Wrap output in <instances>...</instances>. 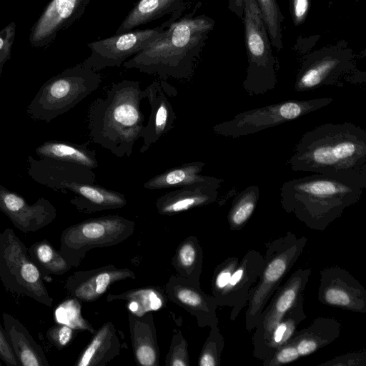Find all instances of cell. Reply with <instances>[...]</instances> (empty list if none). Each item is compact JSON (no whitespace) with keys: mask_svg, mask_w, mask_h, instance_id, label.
Wrapping results in <instances>:
<instances>
[{"mask_svg":"<svg viewBox=\"0 0 366 366\" xmlns=\"http://www.w3.org/2000/svg\"><path fill=\"white\" fill-rule=\"evenodd\" d=\"M287 164L294 171L366 181V131L351 122L326 123L306 132Z\"/></svg>","mask_w":366,"mask_h":366,"instance_id":"1","label":"cell"},{"mask_svg":"<svg viewBox=\"0 0 366 366\" xmlns=\"http://www.w3.org/2000/svg\"><path fill=\"white\" fill-rule=\"evenodd\" d=\"M365 187L366 181L354 177L315 173L285 182L280 204L308 228L324 231L361 199Z\"/></svg>","mask_w":366,"mask_h":366,"instance_id":"2","label":"cell"},{"mask_svg":"<svg viewBox=\"0 0 366 366\" xmlns=\"http://www.w3.org/2000/svg\"><path fill=\"white\" fill-rule=\"evenodd\" d=\"M195 10L176 20L161 35L138 54L123 63L161 79H187L213 29L214 21L204 15L194 16Z\"/></svg>","mask_w":366,"mask_h":366,"instance_id":"3","label":"cell"},{"mask_svg":"<svg viewBox=\"0 0 366 366\" xmlns=\"http://www.w3.org/2000/svg\"><path fill=\"white\" fill-rule=\"evenodd\" d=\"M145 98V91L137 81L124 79L112 84L105 96L89 107L92 142L117 157H130L144 128L141 103Z\"/></svg>","mask_w":366,"mask_h":366,"instance_id":"4","label":"cell"},{"mask_svg":"<svg viewBox=\"0 0 366 366\" xmlns=\"http://www.w3.org/2000/svg\"><path fill=\"white\" fill-rule=\"evenodd\" d=\"M102 84L101 75L82 63L45 81L26 107L32 119L49 123L74 108Z\"/></svg>","mask_w":366,"mask_h":366,"instance_id":"5","label":"cell"},{"mask_svg":"<svg viewBox=\"0 0 366 366\" xmlns=\"http://www.w3.org/2000/svg\"><path fill=\"white\" fill-rule=\"evenodd\" d=\"M307 242L305 236L287 232L266 243L262 270L246 305L247 332L255 328L263 309L303 253Z\"/></svg>","mask_w":366,"mask_h":366,"instance_id":"6","label":"cell"},{"mask_svg":"<svg viewBox=\"0 0 366 366\" xmlns=\"http://www.w3.org/2000/svg\"><path fill=\"white\" fill-rule=\"evenodd\" d=\"M248 59L244 89L250 96L264 94L277 83L272 43L256 0H244L242 17Z\"/></svg>","mask_w":366,"mask_h":366,"instance_id":"7","label":"cell"},{"mask_svg":"<svg viewBox=\"0 0 366 366\" xmlns=\"http://www.w3.org/2000/svg\"><path fill=\"white\" fill-rule=\"evenodd\" d=\"M42 276L30 258L27 247L14 230L6 228L0 231V279L4 287L51 307L53 300Z\"/></svg>","mask_w":366,"mask_h":366,"instance_id":"8","label":"cell"},{"mask_svg":"<svg viewBox=\"0 0 366 366\" xmlns=\"http://www.w3.org/2000/svg\"><path fill=\"white\" fill-rule=\"evenodd\" d=\"M134 227L133 221L119 215L89 219L62 232L59 251L72 267H77L90 249L124 241L133 234Z\"/></svg>","mask_w":366,"mask_h":366,"instance_id":"9","label":"cell"},{"mask_svg":"<svg viewBox=\"0 0 366 366\" xmlns=\"http://www.w3.org/2000/svg\"><path fill=\"white\" fill-rule=\"evenodd\" d=\"M332 102L330 97L284 101L241 112L215 124L212 130L223 137L239 138L300 118Z\"/></svg>","mask_w":366,"mask_h":366,"instance_id":"10","label":"cell"},{"mask_svg":"<svg viewBox=\"0 0 366 366\" xmlns=\"http://www.w3.org/2000/svg\"><path fill=\"white\" fill-rule=\"evenodd\" d=\"M173 23L167 20L160 26L114 34L87 44L90 56L82 64L95 71L108 67L120 66L129 57L140 52Z\"/></svg>","mask_w":366,"mask_h":366,"instance_id":"11","label":"cell"},{"mask_svg":"<svg viewBox=\"0 0 366 366\" xmlns=\"http://www.w3.org/2000/svg\"><path fill=\"white\" fill-rule=\"evenodd\" d=\"M311 268L300 267L277 289L263 309L252 337V356L262 347L272 330L298 302L304 301Z\"/></svg>","mask_w":366,"mask_h":366,"instance_id":"12","label":"cell"},{"mask_svg":"<svg viewBox=\"0 0 366 366\" xmlns=\"http://www.w3.org/2000/svg\"><path fill=\"white\" fill-rule=\"evenodd\" d=\"M317 298L325 305L366 312V290L348 271L339 266L321 270Z\"/></svg>","mask_w":366,"mask_h":366,"instance_id":"13","label":"cell"},{"mask_svg":"<svg viewBox=\"0 0 366 366\" xmlns=\"http://www.w3.org/2000/svg\"><path fill=\"white\" fill-rule=\"evenodd\" d=\"M91 0H51L31 28L29 41L35 48L53 43L61 31L68 29L84 13Z\"/></svg>","mask_w":366,"mask_h":366,"instance_id":"14","label":"cell"},{"mask_svg":"<svg viewBox=\"0 0 366 366\" xmlns=\"http://www.w3.org/2000/svg\"><path fill=\"white\" fill-rule=\"evenodd\" d=\"M263 255L251 249L239 260L227 285L214 297L219 306L232 308L229 319L234 321L246 307L250 290L256 284L262 270Z\"/></svg>","mask_w":366,"mask_h":366,"instance_id":"15","label":"cell"},{"mask_svg":"<svg viewBox=\"0 0 366 366\" xmlns=\"http://www.w3.org/2000/svg\"><path fill=\"white\" fill-rule=\"evenodd\" d=\"M0 211L23 232H36L51 224L56 209L45 197L29 204L19 194L0 184Z\"/></svg>","mask_w":366,"mask_h":366,"instance_id":"16","label":"cell"},{"mask_svg":"<svg viewBox=\"0 0 366 366\" xmlns=\"http://www.w3.org/2000/svg\"><path fill=\"white\" fill-rule=\"evenodd\" d=\"M351 54L340 49H325L310 56L302 65L295 82V89L303 92L332 84L349 68Z\"/></svg>","mask_w":366,"mask_h":366,"instance_id":"17","label":"cell"},{"mask_svg":"<svg viewBox=\"0 0 366 366\" xmlns=\"http://www.w3.org/2000/svg\"><path fill=\"white\" fill-rule=\"evenodd\" d=\"M169 300L194 316L199 327H212L218 325L217 304L212 295L205 293L199 282L172 276L164 288Z\"/></svg>","mask_w":366,"mask_h":366,"instance_id":"18","label":"cell"},{"mask_svg":"<svg viewBox=\"0 0 366 366\" xmlns=\"http://www.w3.org/2000/svg\"><path fill=\"white\" fill-rule=\"evenodd\" d=\"M144 91L151 111L142 135L143 144L139 149L141 153L146 152L162 137L173 129L176 120L175 112L167 97V94L176 96L175 88L165 80L161 79L152 82Z\"/></svg>","mask_w":366,"mask_h":366,"instance_id":"19","label":"cell"},{"mask_svg":"<svg viewBox=\"0 0 366 366\" xmlns=\"http://www.w3.org/2000/svg\"><path fill=\"white\" fill-rule=\"evenodd\" d=\"M27 172L36 182L55 191H63L71 182L94 184L96 174L92 169L79 164L49 158L27 157Z\"/></svg>","mask_w":366,"mask_h":366,"instance_id":"20","label":"cell"},{"mask_svg":"<svg viewBox=\"0 0 366 366\" xmlns=\"http://www.w3.org/2000/svg\"><path fill=\"white\" fill-rule=\"evenodd\" d=\"M128 278H135L134 272L130 269L107 265L75 272L67 278L66 288L71 297L81 302H91L99 299L114 282Z\"/></svg>","mask_w":366,"mask_h":366,"instance_id":"21","label":"cell"},{"mask_svg":"<svg viewBox=\"0 0 366 366\" xmlns=\"http://www.w3.org/2000/svg\"><path fill=\"white\" fill-rule=\"evenodd\" d=\"M223 179L210 177L165 193L156 202V207L162 215H174L189 209L206 206L216 202L218 189Z\"/></svg>","mask_w":366,"mask_h":366,"instance_id":"22","label":"cell"},{"mask_svg":"<svg viewBox=\"0 0 366 366\" xmlns=\"http://www.w3.org/2000/svg\"><path fill=\"white\" fill-rule=\"evenodd\" d=\"M340 330L337 320L320 317L307 327L297 330L282 347L294 362L333 342L339 337Z\"/></svg>","mask_w":366,"mask_h":366,"instance_id":"23","label":"cell"},{"mask_svg":"<svg viewBox=\"0 0 366 366\" xmlns=\"http://www.w3.org/2000/svg\"><path fill=\"white\" fill-rule=\"evenodd\" d=\"M6 339L21 366H49L41 347L21 322L8 313L2 314Z\"/></svg>","mask_w":366,"mask_h":366,"instance_id":"24","label":"cell"},{"mask_svg":"<svg viewBox=\"0 0 366 366\" xmlns=\"http://www.w3.org/2000/svg\"><path fill=\"white\" fill-rule=\"evenodd\" d=\"M75 194L70 202L81 212L92 213L119 209L127 204L124 194L94 184L71 182L64 186L63 191Z\"/></svg>","mask_w":366,"mask_h":366,"instance_id":"25","label":"cell"},{"mask_svg":"<svg viewBox=\"0 0 366 366\" xmlns=\"http://www.w3.org/2000/svg\"><path fill=\"white\" fill-rule=\"evenodd\" d=\"M129 324L137 363L142 366L159 365V349L152 315L148 312L137 317L129 313Z\"/></svg>","mask_w":366,"mask_h":366,"instance_id":"26","label":"cell"},{"mask_svg":"<svg viewBox=\"0 0 366 366\" xmlns=\"http://www.w3.org/2000/svg\"><path fill=\"white\" fill-rule=\"evenodd\" d=\"M184 0H139L116 30V34L134 30L169 14L175 19L182 14Z\"/></svg>","mask_w":366,"mask_h":366,"instance_id":"27","label":"cell"},{"mask_svg":"<svg viewBox=\"0 0 366 366\" xmlns=\"http://www.w3.org/2000/svg\"><path fill=\"white\" fill-rule=\"evenodd\" d=\"M117 332L110 322L104 323L79 355L76 366H104L120 351Z\"/></svg>","mask_w":366,"mask_h":366,"instance_id":"28","label":"cell"},{"mask_svg":"<svg viewBox=\"0 0 366 366\" xmlns=\"http://www.w3.org/2000/svg\"><path fill=\"white\" fill-rule=\"evenodd\" d=\"M39 158H49L79 164L89 169L99 166L97 154L86 144H79L61 140L46 141L35 149Z\"/></svg>","mask_w":366,"mask_h":366,"instance_id":"29","label":"cell"},{"mask_svg":"<svg viewBox=\"0 0 366 366\" xmlns=\"http://www.w3.org/2000/svg\"><path fill=\"white\" fill-rule=\"evenodd\" d=\"M306 318L304 301H301L283 317L253 357L262 361L272 355L292 337L299 325Z\"/></svg>","mask_w":366,"mask_h":366,"instance_id":"30","label":"cell"},{"mask_svg":"<svg viewBox=\"0 0 366 366\" xmlns=\"http://www.w3.org/2000/svg\"><path fill=\"white\" fill-rule=\"evenodd\" d=\"M205 163L192 162L170 168L147 181L143 187L147 189L179 188L204 181L209 176L200 174Z\"/></svg>","mask_w":366,"mask_h":366,"instance_id":"31","label":"cell"},{"mask_svg":"<svg viewBox=\"0 0 366 366\" xmlns=\"http://www.w3.org/2000/svg\"><path fill=\"white\" fill-rule=\"evenodd\" d=\"M166 295L163 291L154 287H144L132 290L118 295L109 294L107 300L125 301L129 313L141 317L149 312L162 309L165 304Z\"/></svg>","mask_w":366,"mask_h":366,"instance_id":"32","label":"cell"},{"mask_svg":"<svg viewBox=\"0 0 366 366\" xmlns=\"http://www.w3.org/2000/svg\"><path fill=\"white\" fill-rule=\"evenodd\" d=\"M177 275L199 282L203 267V251L198 239L190 236L178 246L172 258Z\"/></svg>","mask_w":366,"mask_h":366,"instance_id":"33","label":"cell"},{"mask_svg":"<svg viewBox=\"0 0 366 366\" xmlns=\"http://www.w3.org/2000/svg\"><path fill=\"white\" fill-rule=\"evenodd\" d=\"M28 252L42 275H62L72 267L46 239L32 244Z\"/></svg>","mask_w":366,"mask_h":366,"instance_id":"34","label":"cell"},{"mask_svg":"<svg viewBox=\"0 0 366 366\" xmlns=\"http://www.w3.org/2000/svg\"><path fill=\"white\" fill-rule=\"evenodd\" d=\"M259 189L251 185L239 193L232 201L227 222L231 230L242 229L252 217L259 200Z\"/></svg>","mask_w":366,"mask_h":366,"instance_id":"35","label":"cell"},{"mask_svg":"<svg viewBox=\"0 0 366 366\" xmlns=\"http://www.w3.org/2000/svg\"><path fill=\"white\" fill-rule=\"evenodd\" d=\"M261 11L272 46L282 48V24L284 16L277 0H256Z\"/></svg>","mask_w":366,"mask_h":366,"instance_id":"36","label":"cell"},{"mask_svg":"<svg viewBox=\"0 0 366 366\" xmlns=\"http://www.w3.org/2000/svg\"><path fill=\"white\" fill-rule=\"evenodd\" d=\"M54 314L57 323L66 325L75 330L95 332L92 325L83 318L79 301L76 298L63 302L56 307Z\"/></svg>","mask_w":366,"mask_h":366,"instance_id":"37","label":"cell"},{"mask_svg":"<svg viewBox=\"0 0 366 366\" xmlns=\"http://www.w3.org/2000/svg\"><path fill=\"white\" fill-rule=\"evenodd\" d=\"M224 347V337L219 331L218 325H213L210 327L209 335L202 347L198 365L199 366L220 365Z\"/></svg>","mask_w":366,"mask_h":366,"instance_id":"38","label":"cell"},{"mask_svg":"<svg viewBox=\"0 0 366 366\" xmlns=\"http://www.w3.org/2000/svg\"><path fill=\"white\" fill-rule=\"evenodd\" d=\"M239 262V257H229L215 267L212 279V295L214 297L227 285Z\"/></svg>","mask_w":366,"mask_h":366,"instance_id":"39","label":"cell"},{"mask_svg":"<svg viewBox=\"0 0 366 366\" xmlns=\"http://www.w3.org/2000/svg\"><path fill=\"white\" fill-rule=\"evenodd\" d=\"M165 365L167 366L189 365L187 343L179 331L174 332Z\"/></svg>","mask_w":366,"mask_h":366,"instance_id":"40","label":"cell"},{"mask_svg":"<svg viewBox=\"0 0 366 366\" xmlns=\"http://www.w3.org/2000/svg\"><path fill=\"white\" fill-rule=\"evenodd\" d=\"M74 330L66 325L57 323L47 330L46 337L56 348L61 350L71 341Z\"/></svg>","mask_w":366,"mask_h":366,"instance_id":"41","label":"cell"},{"mask_svg":"<svg viewBox=\"0 0 366 366\" xmlns=\"http://www.w3.org/2000/svg\"><path fill=\"white\" fill-rule=\"evenodd\" d=\"M16 35V24L12 21L0 31V78L4 64L11 58V49Z\"/></svg>","mask_w":366,"mask_h":366,"instance_id":"42","label":"cell"},{"mask_svg":"<svg viewBox=\"0 0 366 366\" xmlns=\"http://www.w3.org/2000/svg\"><path fill=\"white\" fill-rule=\"evenodd\" d=\"M320 366H365L366 350L336 356L319 364Z\"/></svg>","mask_w":366,"mask_h":366,"instance_id":"43","label":"cell"},{"mask_svg":"<svg viewBox=\"0 0 366 366\" xmlns=\"http://www.w3.org/2000/svg\"><path fill=\"white\" fill-rule=\"evenodd\" d=\"M289 4L293 24L295 26L303 24L310 10V0H289Z\"/></svg>","mask_w":366,"mask_h":366,"instance_id":"44","label":"cell"},{"mask_svg":"<svg viewBox=\"0 0 366 366\" xmlns=\"http://www.w3.org/2000/svg\"><path fill=\"white\" fill-rule=\"evenodd\" d=\"M0 358L7 366H19V362L6 339L4 329L0 325Z\"/></svg>","mask_w":366,"mask_h":366,"instance_id":"45","label":"cell"},{"mask_svg":"<svg viewBox=\"0 0 366 366\" xmlns=\"http://www.w3.org/2000/svg\"><path fill=\"white\" fill-rule=\"evenodd\" d=\"M229 9L238 17L242 19L244 14V0H228Z\"/></svg>","mask_w":366,"mask_h":366,"instance_id":"46","label":"cell"},{"mask_svg":"<svg viewBox=\"0 0 366 366\" xmlns=\"http://www.w3.org/2000/svg\"><path fill=\"white\" fill-rule=\"evenodd\" d=\"M1 358H0V366H2V363H1Z\"/></svg>","mask_w":366,"mask_h":366,"instance_id":"47","label":"cell"}]
</instances>
